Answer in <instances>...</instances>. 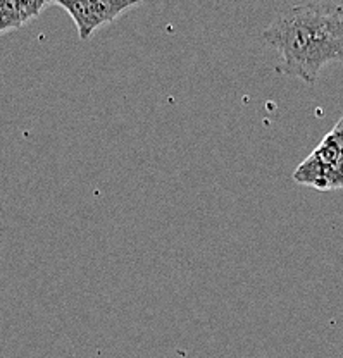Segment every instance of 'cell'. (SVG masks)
Wrapping results in <instances>:
<instances>
[{
	"label": "cell",
	"instance_id": "obj_1",
	"mask_svg": "<svg viewBox=\"0 0 343 358\" xmlns=\"http://www.w3.org/2000/svg\"><path fill=\"white\" fill-rule=\"evenodd\" d=\"M262 36L281 57L283 74L314 85L324 66L343 62V6L309 2L288 7Z\"/></svg>",
	"mask_w": 343,
	"mask_h": 358
},
{
	"label": "cell",
	"instance_id": "obj_2",
	"mask_svg": "<svg viewBox=\"0 0 343 358\" xmlns=\"http://www.w3.org/2000/svg\"><path fill=\"white\" fill-rule=\"evenodd\" d=\"M293 179L321 192L343 188V121L335 124L297 171Z\"/></svg>",
	"mask_w": 343,
	"mask_h": 358
},
{
	"label": "cell",
	"instance_id": "obj_3",
	"mask_svg": "<svg viewBox=\"0 0 343 358\" xmlns=\"http://www.w3.org/2000/svg\"><path fill=\"white\" fill-rule=\"evenodd\" d=\"M141 2L144 0H50V3L62 7L69 14L83 42L104 24L115 21L125 10Z\"/></svg>",
	"mask_w": 343,
	"mask_h": 358
},
{
	"label": "cell",
	"instance_id": "obj_4",
	"mask_svg": "<svg viewBox=\"0 0 343 358\" xmlns=\"http://www.w3.org/2000/svg\"><path fill=\"white\" fill-rule=\"evenodd\" d=\"M50 3V0H0V35L23 28Z\"/></svg>",
	"mask_w": 343,
	"mask_h": 358
},
{
	"label": "cell",
	"instance_id": "obj_5",
	"mask_svg": "<svg viewBox=\"0 0 343 358\" xmlns=\"http://www.w3.org/2000/svg\"><path fill=\"white\" fill-rule=\"evenodd\" d=\"M342 121H343V117H342Z\"/></svg>",
	"mask_w": 343,
	"mask_h": 358
}]
</instances>
